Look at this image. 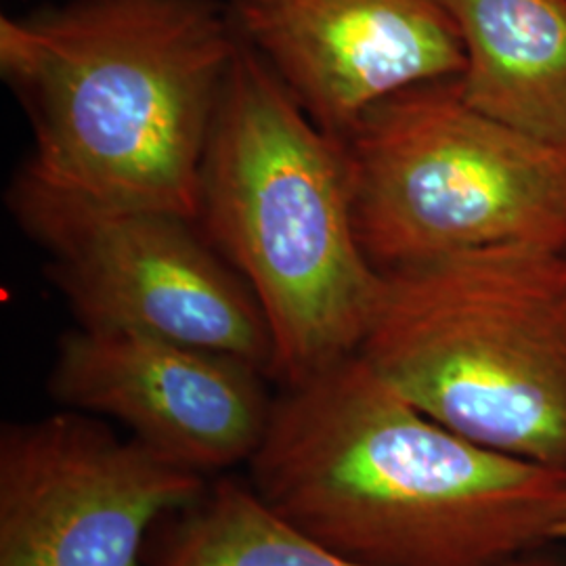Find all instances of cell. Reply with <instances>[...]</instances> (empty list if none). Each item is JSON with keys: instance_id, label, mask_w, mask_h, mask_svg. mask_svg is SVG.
<instances>
[{"instance_id": "8", "label": "cell", "mask_w": 566, "mask_h": 566, "mask_svg": "<svg viewBox=\"0 0 566 566\" xmlns=\"http://www.w3.org/2000/svg\"><path fill=\"white\" fill-rule=\"evenodd\" d=\"M238 357L160 336L76 327L61 336L46 388L63 409L120 422L130 439L203 476L250 464L275 397Z\"/></svg>"}, {"instance_id": "9", "label": "cell", "mask_w": 566, "mask_h": 566, "mask_svg": "<svg viewBox=\"0 0 566 566\" xmlns=\"http://www.w3.org/2000/svg\"><path fill=\"white\" fill-rule=\"evenodd\" d=\"M227 11L238 39L340 142L371 105L464 72L443 0H229Z\"/></svg>"}, {"instance_id": "12", "label": "cell", "mask_w": 566, "mask_h": 566, "mask_svg": "<svg viewBox=\"0 0 566 566\" xmlns=\"http://www.w3.org/2000/svg\"><path fill=\"white\" fill-rule=\"evenodd\" d=\"M556 542H566V516L556 528Z\"/></svg>"}, {"instance_id": "6", "label": "cell", "mask_w": 566, "mask_h": 566, "mask_svg": "<svg viewBox=\"0 0 566 566\" xmlns=\"http://www.w3.org/2000/svg\"><path fill=\"white\" fill-rule=\"evenodd\" d=\"M7 206L78 327L160 336L243 359L271 380L273 343L240 273L196 219L103 202L25 164Z\"/></svg>"}, {"instance_id": "5", "label": "cell", "mask_w": 566, "mask_h": 566, "mask_svg": "<svg viewBox=\"0 0 566 566\" xmlns=\"http://www.w3.org/2000/svg\"><path fill=\"white\" fill-rule=\"evenodd\" d=\"M344 147L357 238L380 273L489 245L566 250V142L476 109L458 78L371 105Z\"/></svg>"}, {"instance_id": "7", "label": "cell", "mask_w": 566, "mask_h": 566, "mask_svg": "<svg viewBox=\"0 0 566 566\" xmlns=\"http://www.w3.org/2000/svg\"><path fill=\"white\" fill-rule=\"evenodd\" d=\"M208 486V476L84 411L4 424L0 566H151V531Z\"/></svg>"}, {"instance_id": "1", "label": "cell", "mask_w": 566, "mask_h": 566, "mask_svg": "<svg viewBox=\"0 0 566 566\" xmlns=\"http://www.w3.org/2000/svg\"><path fill=\"white\" fill-rule=\"evenodd\" d=\"M248 468L283 525L365 566H504L566 516V472L432 420L359 353L283 386Z\"/></svg>"}, {"instance_id": "10", "label": "cell", "mask_w": 566, "mask_h": 566, "mask_svg": "<svg viewBox=\"0 0 566 566\" xmlns=\"http://www.w3.org/2000/svg\"><path fill=\"white\" fill-rule=\"evenodd\" d=\"M464 49L465 102L566 142V0H443Z\"/></svg>"}, {"instance_id": "2", "label": "cell", "mask_w": 566, "mask_h": 566, "mask_svg": "<svg viewBox=\"0 0 566 566\" xmlns=\"http://www.w3.org/2000/svg\"><path fill=\"white\" fill-rule=\"evenodd\" d=\"M240 39L219 0H67L0 18L25 166L103 202L198 221L203 154Z\"/></svg>"}, {"instance_id": "11", "label": "cell", "mask_w": 566, "mask_h": 566, "mask_svg": "<svg viewBox=\"0 0 566 566\" xmlns=\"http://www.w3.org/2000/svg\"><path fill=\"white\" fill-rule=\"evenodd\" d=\"M151 566H365L332 554L283 525L252 486L233 479L208 486L198 504L172 518ZM504 566H566L547 547Z\"/></svg>"}, {"instance_id": "4", "label": "cell", "mask_w": 566, "mask_h": 566, "mask_svg": "<svg viewBox=\"0 0 566 566\" xmlns=\"http://www.w3.org/2000/svg\"><path fill=\"white\" fill-rule=\"evenodd\" d=\"M359 355L432 420L566 472V250L489 245L386 271Z\"/></svg>"}, {"instance_id": "3", "label": "cell", "mask_w": 566, "mask_h": 566, "mask_svg": "<svg viewBox=\"0 0 566 566\" xmlns=\"http://www.w3.org/2000/svg\"><path fill=\"white\" fill-rule=\"evenodd\" d=\"M198 224L263 311L271 380L301 385L359 353L382 273L357 238L346 147L242 41L203 154Z\"/></svg>"}]
</instances>
